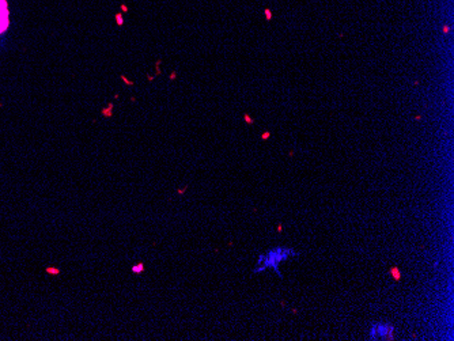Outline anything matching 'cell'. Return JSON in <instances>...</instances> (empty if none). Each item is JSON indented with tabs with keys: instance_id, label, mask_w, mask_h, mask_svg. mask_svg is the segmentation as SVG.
Wrapping results in <instances>:
<instances>
[{
	"instance_id": "6da1fadb",
	"label": "cell",
	"mask_w": 454,
	"mask_h": 341,
	"mask_svg": "<svg viewBox=\"0 0 454 341\" xmlns=\"http://www.w3.org/2000/svg\"><path fill=\"white\" fill-rule=\"evenodd\" d=\"M298 256V251L293 250V249H287V247H275V249H271L268 250L267 254H261L259 257V268H256L255 273H260L261 271H264L267 268H272L276 273H278V276L280 279H283V275L280 273L279 269V264L282 261H286L289 257H297Z\"/></svg>"
},
{
	"instance_id": "7a4b0ae2",
	"label": "cell",
	"mask_w": 454,
	"mask_h": 341,
	"mask_svg": "<svg viewBox=\"0 0 454 341\" xmlns=\"http://www.w3.org/2000/svg\"><path fill=\"white\" fill-rule=\"evenodd\" d=\"M371 340H394V326L386 322H377L370 326Z\"/></svg>"
},
{
	"instance_id": "3957f363",
	"label": "cell",
	"mask_w": 454,
	"mask_h": 341,
	"mask_svg": "<svg viewBox=\"0 0 454 341\" xmlns=\"http://www.w3.org/2000/svg\"><path fill=\"white\" fill-rule=\"evenodd\" d=\"M8 26V10L5 0H0V34L7 29Z\"/></svg>"
},
{
	"instance_id": "277c9868",
	"label": "cell",
	"mask_w": 454,
	"mask_h": 341,
	"mask_svg": "<svg viewBox=\"0 0 454 341\" xmlns=\"http://www.w3.org/2000/svg\"><path fill=\"white\" fill-rule=\"evenodd\" d=\"M389 273H390V276L393 277L396 281H400L401 280V277H403V273H401V271H400L397 266H392V268L389 269Z\"/></svg>"
},
{
	"instance_id": "5b68a950",
	"label": "cell",
	"mask_w": 454,
	"mask_h": 341,
	"mask_svg": "<svg viewBox=\"0 0 454 341\" xmlns=\"http://www.w3.org/2000/svg\"><path fill=\"white\" fill-rule=\"evenodd\" d=\"M145 269V265L143 264H139L138 266H134V272H142Z\"/></svg>"
},
{
	"instance_id": "8992f818",
	"label": "cell",
	"mask_w": 454,
	"mask_h": 341,
	"mask_svg": "<svg viewBox=\"0 0 454 341\" xmlns=\"http://www.w3.org/2000/svg\"><path fill=\"white\" fill-rule=\"evenodd\" d=\"M282 228H283V226H282V225H279V226H278V232H282Z\"/></svg>"
}]
</instances>
